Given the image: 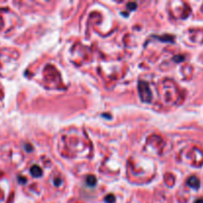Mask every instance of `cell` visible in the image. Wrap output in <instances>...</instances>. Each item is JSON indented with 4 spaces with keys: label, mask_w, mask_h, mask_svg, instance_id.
I'll return each mask as SVG.
<instances>
[{
    "label": "cell",
    "mask_w": 203,
    "mask_h": 203,
    "mask_svg": "<svg viewBox=\"0 0 203 203\" xmlns=\"http://www.w3.org/2000/svg\"><path fill=\"white\" fill-rule=\"evenodd\" d=\"M95 181H96L95 177H92V175H89V177H87V183L89 185H94L95 184Z\"/></svg>",
    "instance_id": "cell-3"
},
{
    "label": "cell",
    "mask_w": 203,
    "mask_h": 203,
    "mask_svg": "<svg viewBox=\"0 0 203 203\" xmlns=\"http://www.w3.org/2000/svg\"><path fill=\"white\" fill-rule=\"evenodd\" d=\"M196 203H203V200H201V199H200V200H197Z\"/></svg>",
    "instance_id": "cell-5"
},
{
    "label": "cell",
    "mask_w": 203,
    "mask_h": 203,
    "mask_svg": "<svg viewBox=\"0 0 203 203\" xmlns=\"http://www.w3.org/2000/svg\"><path fill=\"white\" fill-rule=\"evenodd\" d=\"M199 180L198 178L195 177H191L190 178L188 179V185L191 186L192 188H198L199 187Z\"/></svg>",
    "instance_id": "cell-1"
},
{
    "label": "cell",
    "mask_w": 203,
    "mask_h": 203,
    "mask_svg": "<svg viewBox=\"0 0 203 203\" xmlns=\"http://www.w3.org/2000/svg\"><path fill=\"white\" fill-rule=\"evenodd\" d=\"M105 200H106L107 203H113V202H114L115 198H114V196H113V195H109V196L106 197V199H105Z\"/></svg>",
    "instance_id": "cell-4"
},
{
    "label": "cell",
    "mask_w": 203,
    "mask_h": 203,
    "mask_svg": "<svg viewBox=\"0 0 203 203\" xmlns=\"http://www.w3.org/2000/svg\"><path fill=\"white\" fill-rule=\"evenodd\" d=\"M31 172H32V174H33L34 177H40V175L42 174V169H41L39 167L34 166V167L31 169Z\"/></svg>",
    "instance_id": "cell-2"
}]
</instances>
